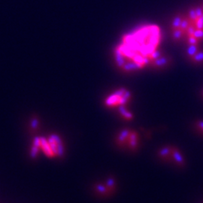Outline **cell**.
<instances>
[{
  "mask_svg": "<svg viewBox=\"0 0 203 203\" xmlns=\"http://www.w3.org/2000/svg\"><path fill=\"white\" fill-rule=\"evenodd\" d=\"M41 147L43 149L44 152L45 153V154L47 156L51 157V156H55L54 152L51 150V147H50L49 143L46 141V139L44 138H41Z\"/></svg>",
  "mask_w": 203,
  "mask_h": 203,
  "instance_id": "ba28073f",
  "label": "cell"
},
{
  "mask_svg": "<svg viewBox=\"0 0 203 203\" xmlns=\"http://www.w3.org/2000/svg\"><path fill=\"white\" fill-rule=\"evenodd\" d=\"M190 60L193 63L202 64L203 63V50H200L199 52L190 58Z\"/></svg>",
  "mask_w": 203,
  "mask_h": 203,
  "instance_id": "8fae6325",
  "label": "cell"
},
{
  "mask_svg": "<svg viewBox=\"0 0 203 203\" xmlns=\"http://www.w3.org/2000/svg\"><path fill=\"white\" fill-rule=\"evenodd\" d=\"M119 110H120V114H121L123 117H124L127 120H132L133 118V115L131 112H129L128 110L125 108V105H123V106H120L119 107Z\"/></svg>",
  "mask_w": 203,
  "mask_h": 203,
  "instance_id": "7c38bea8",
  "label": "cell"
},
{
  "mask_svg": "<svg viewBox=\"0 0 203 203\" xmlns=\"http://www.w3.org/2000/svg\"><path fill=\"white\" fill-rule=\"evenodd\" d=\"M55 140V142L56 143V146H57V155L60 156H62L64 154V148H63V143H62L61 140H60V137L56 135H52L51 136Z\"/></svg>",
  "mask_w": 203,
  "mask_h": 203,
  "instance_id": "30bf717a",
  "label": "cell"
},
{
  "mask_svg": "<svg viewBox=\"0 0 203 203\" xmlns=\"http://www.w3.org/2000/svg\"><path fill=\"white\" fill-rule=\"evenodd\" d=\"M184 16L185 15H183L182 14H178L173 17L172 23H171V30L180 29L181 24L182 20L184 17Z\"/></svg>",
  "mask_w": 203,
  "mask_h": 203,
  "instance_id": "8992f818",
  "label": "cell"
},
{
  "mask_svg": "<svg viewBox=\"0 0 203 203\" xmlns=\"http://www.w3.org/2000/svg\"><path fill=\"white\" fill-rule=\"evenodd\" d=\"M49 142H48V143H49L50 145V147H51V150H52V151L54 152V155H57V153H58V151H57V146H56V142H55V140L54 139V138H52V137H50L49 140H48Z\"/></svg>",
  "mask_w": 203,
  "mask_h": 203,
  "instance_id": "9a60e30c",
  "label": "cell"
},
{
  "mask_svg": "<svg viewBox=\"0 0 203 203\" xmlns=\"http://www.w3.org/2000/svg\"><path fill=\"white\" fill-rule=\"evenodd\" d=\"M195 128L197 129L198 132H200L203 135V120H199L195 123Z\"/></svg>",
  "mask_w": 203,
  "mask_h": 203,
  "instance_id": "2e32d148",
  "label": "cell"
},
{
  "mask_svg": "<svg viewBox=\"0 0 203 203\" xmlns=\"http://www.w3.org/2000/svg\"><path fill=\"white\" fill-rule=\"evenodd\" d=\"M171 34H172V38L173 41L175 42H179L182 39H184L185 36H186L185 33H184L181 29L171 30Z\"/></svg>",
  "mask_w": 203,
  "mask_h": 203,
  "instance_id": "52a82bcc",
  "label": "cell"
},
{
  "mask_svg": "<svg viewBox=\"0 0 203 203\" xmlns=\"http://www.w3.org/2000/svg\"><path fill=\"white\" fill-rule=\"evenodd\" d=\"M131 99V92L129 90L121 88L109 96L105 101L108 106H123L129 101Z\"/></svg>",
  "mask_w": 203,
  "mask_h": 203,
  "instance_id": "3957f363",
  "label": "cell"
},
{
  "mask_svg": "<svg viewBox=\"0 0 203 203\" xmlns=\"http://www.w3.org/2000/svg\"><path fill=\"white\" fill-rule=\"evenodd\" d=\"M184 39H186L187 45H196V44H200L201 43V42L197 38L194 36H186Z\"/></svg>",
  "mask_w": 203,
  "mask_h": 203,
  "instance_id": "4fadbf2b",
  "label": "cell"
},
{
  "mask_svg": "<svg viewBox=\"0 0 203 203\" xmlns=\"http://www.w3.org/2000/svg\"><path fill=\"white\" fill-rule=\"evenodd\" d=\"M127 143L130 149H136L138 144V136L135 131H129L126 138L123 140V144Z\"/></svg>",
  "mask_w": 203,
  "mask_h": 203,
  "instance_id": "5b68a950",
  "label": "cell"
},
{
  "mask_svg": "<svg viewBox=\"0 0 203 203\" xmlns=\"http://www.w3.org/2000/svg\"><path fill=\"white\" fill-rule=\"evenodd\" d=\"M37 126H38V121H37L36 119H34V120L32 121V127H33V129H35L37 127Z\"/></svg>",
  "mask_w": 203,
  "mask_h": 203,
  "instance_id": "44dd1931",
  "label": "cell"
},
{
  "mask_svg": "<svg viewBox=\"0 0 203 203\" xmlns=\"http://www.w3.org/2000/svg\"><path fill=\"white\" fill-rule=\"evenodd\" d=\"M38 148H39V147H36V146H35V145L32 147V150H31V156H32V157L35 158L37 156V154H38Z\"/></svg>",
  "mask_w": 203,
  "mask_h": 203,
  "instance_id": "e0dca14e",
  "label": "cell"
},
{
  "mask_svg": "<svg viewBox=\"0 0 203 203\" xmlns=\"http://www.w3.org/2000/svg\"><path fill=\"white\" fill-rule=\"evenodd\" d=\"M96 189H97V190L99 191V192L101 193H104L105 190H106L105 187H104V186H102V185H98L97 187H96Z\"/></svg>",
  "mask_w": 203,
  "mask_h": 203,
  "instance_id": "d6986e66",
  "label": "cell"
},
{
  "mask_svg": "<svg viewBox=\"0 0 203 203\" xmlns=\"http://www.w3.org/2000/svg\"><path fill=\"white\" fill-rule=\"evenodd\" d=\"M187 36H194L197 38L201 42H203V29H195V30L193 31V33L192 34L190 35H187Z\"/></svg>",
  "mask_w": 203,
  "mask_h": 203,
  "instance_id": "5bb4252c",
  "label": "cell"
},
{
  "mask_svg": "<svg viewBox=\"0 0 203 203\" xmlns=\"http://www.w3.org/2000/svg\"><path fill=\"white\" fill-rule=\"evenodd\" d=\"M172 63V59L171 58V56L165 54L159 58L151 62L149 66L155 69H163L168 67Z\"/></svg>",
  "mask_w": 203,
  "mask_h": 203,
  "instance_id": "277c9868",
  "label": "cell"
},
{
  "mask_svg": "<svg viewBox=\"0 0 203 203\" xmlns=\"http://www.w3.org/2000/svg\"><path fill=\"white\" fill-rule=\"evenodd\" d=\"M201 50V47L200 44H196V45H187V51H186V55L189 59L196 54L199 51Z\"/></svg>",
  "mask_w": 203,
  "mask_h": 203,
  "instance_id": "9c48e42d",
  "label": "cell"
},
{
  "mask_svg": "<svg viewBox=\"0 0 203 203\" xmlns=\"http://www.w3.org/2000/svg\"><path fill=\"white\" fill-rule=\"evenodd\" d=\"M200 6L202 8V10H203V3H202L201 5H200Z\"/></svg>",
  "mask_w": 203,
  "mask_h": 203,
  "instance_id": "7402d4cb",
  "label": "cell"
},
{
  "mask_svg": "<svg viewBox=\"0 0 203 203\" xmlns=\"http://www.w3.org/2000/svg\"><path fill=\"white\" fill-rule=\"evenodd\" d=\"M114 181L113 178H109V179L107 181L108 187H112L113 185H114Z\"/></svg>",
  "mask_w": 203,
  "mask_h": 203,
  "instance_id": "ffe728a7",
  "label": "cell"
},
{
  "mask_svg": "<svg viewBox=\"0 0 203 203\" xmlns=\"http://www.w3.org/2000/svg\"><path fill=\"white\" fill-rule=\"evenodd\" d=\"M158 156L162 160L173 163L178 166H184L185 165V158L178 147L174 146L163 147L158 151Z\"/></svg>",
  "mask_w": 203,
  "mask_h": 203,
  "instance_id": "7a4b0ae2",
  "label": "cell"
},
{
  "mask_svg": "<svg viewBox=\"0 0 203 203\" xmlns=\"http://www.w3.org/2000/svg\"><path fill=\"white\" fill-rule=\"evenodd\" d=\"M34 145L38 147H41V138H39V137H35V138Z\"/></svg>",
  "mask_w": 203,
  "mask_h": 203,
  "instance_id": "ac0fdd59",
  "label": "cell"
},
{
  "mask_svg": "<svg viewBox=\"0 0 203 203\" xmlns=\"http://www.w3.org/2000/svg\"><path fill=\"white\" fill-rule=\"evenodd\" d=\"M162 30L156 24L142 25L124 34L114 48V56L118 68L126 72L142 70L153 61L154 52L160 49Z\"/></svg>",
  "mask_w": 203,
  "mask_h": 203,
  "instance_id": "6da1fadb",
  "label": "cell"
}]
</instances>
